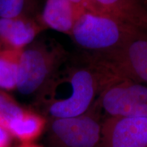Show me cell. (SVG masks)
<instances>
[{
    "label": "cell",
    "instance_id": "cell-2",
    "mask_svg": "<svg viewBox=\"0 0 147 147\" xmlns=\"http://www.w3.org/2000/svg\"><path fill=\"white\" fill-rule=\"evenodd\" d=\"M68 58L59 44L34 40L22 51L16 89L24 95L40 94Z\"/></svg>",
    "mask_w": 147,
    "mask_h": 147
},
{
    "label": "cell",
    "instance_id": "cell-15",
    "mask_svg": "<svg viewBox=\"0 0 147 147\" xmlns=\"http://www.w3.org/2000/svg\"><path fill=\"white\" fill-rule=\"evenodd\" d=\"M11 137L10 132L0 125V147H10Z\"/></svg>",
    "mask_w": 147,
    "mask_h": 147
},
{
    "label": "cell",
    "instance_id": "cell-3",
    "mask_svg": "<svg viewBox=\"0 0 147 147\" xmlns=\"http://www.w3.org/2000/svg\"><path fill=\"white\" fill-rule=\"evenodd\" d=\"M138 31L142 30L115 16L84 10L78 16L69 37L87 53H100L115 49Z\"/></svg>",
    "mask_w": 147,
    "mask_h": 147
},
{
    "label": "cell",
    "instance_id": "cell-14",
    "mask_svg": "<svg viewBox=\"0 0 147 147\" xmlns=\"http://www.w3.org/2000/svg\"><path fill=\"white\" fill-rule=\"evenodd\" d=\"M25 108L10 94L0 89V125L8 129L9 126L23 113Z\"/></svg>",
    "mask_w": 147,
    "mask_h": 147
},
{
    "label": "cell",
    "instance_id": "cell-17",
    "mask_svg": "<svg viewBox=\"0 0 147 147\" xmlns=\"http://www.w3.org/2000/svg\"><path fill=\"white\" fill-rule=\"evenodd\" d=\"M18 147H41V146L33 144V143H22V144L20 145V146Z\"/></svg>",
    "mask_w": 147,
    "mask_h": 147
},
{
    "label": "cell",
    "instance_id": "cell-10",
    "mask_svg": "<svg viewBox=\"0 0 147 147\" xmlns=\"http://www.w3.org/2000/svg\"><path fill=\"white\" fill-rule=\"evenodd\" d=\"M84 10L69 0H47L39 20L47 29L69 36L78 16Z\"/></svg>",
    "mask_w": 147,
    "mask_h": 147
},
{
    "label": "cell",
    "instance_id": "cell-1",
    "mask_svg": "<svg viewBox=\"0 0 147 147\" xmlns=\"http://www.w3.org/2000/svg\"><path fill=\"white\" fill-rule=\"evenodd\" d=\"M110 82L107 74L88 53L71 61L69 57L47 84L62 90V96L47 102V113L53 119L82 115Z\"/></svg>",
    "mask_w": 147,
    "mask_h": 147
},
{
    "label": "cell",
    "instance_id": "cell-13",
    "mask_svg": "<svg viewBox=\"0 0 147 147\" xmlns=\"http://www.w3.org/2000/svg\"><path fill=\"white\" fill-rule=\"evenodd\" d=\"M38 0H0V18L35 16Z\"/></svg>",
    "mask_w": 147,
    "mask_h": 147
},
{
    "label": "cell",
    "instance_id": "cell-5",
    "mask_svg": "<svg viewBox=\"0 0 147 147\" xmlns=\"http://www.w3.org/2000/svg\"><path fill=\"white\" fill-rule=\"evenodd\" d=\"M102 123L92 106L82 115L53 119L50 131L58 147H100Z\"/></svg>",
    "mask_w": 147,
    "mask_h": 147
},
{
    "label": "cell",
    "instance_id": "cell-8",
    "mask_svg": "<svg viewBox=\"0 0 147 147\" xmlns=\"http://www.w3.org/2000/svg\"><path fill=\"white\" fill-rule=\"evenodd\" d=\"M47 28L39 19L28 16L0 18V50H22Z\"/></svg>",
    "mask_w": 147,
    "mask_h": 147
},
{
    "label": "cell",
    "instance_id": "cell-18",
    "mask_svg": "<svg viewBox=\"0 0 147 147\" xmlns=\"http://www.w3.org/2000/svg\"><path fill=\"white\" fill-rule=\"evenodd\" d=\"M146 3H147V0H146Z\"/></svg>",
    "mask_w": 147,
    "mask_h": 147
},
{
    "label": "cell",
    "instance_id": "cell-4",
    "mask_svg": "<svg viewBox=\"0 0 147 147\" xmlns=\"http://www.w3.org/2000/svg\"><path fill=\"white\" fill-rule=\"evenodd\" d=\"M112 82L131 80L147 84V32H138L115 49L88 53Z\"/></svg>",
    "mask_w": 147,
    "mask_h": 147
},
{
    "label": "cell",
    "instance_id": "cell-6",
    "mask_svg": "<svg viewBox=\"0 0 147 147\" xmlns=\"http://www.w3.org/2000/svg\"><path fill=\"white\" fill-rule=\"evenodd\" d=\"M98 104L109 117H147V85L131 80L111 82L100 93Z\"/></svg>",
    "mask_w": 147,
    "mask_h": 147
},
{
    "label": "cell",
    "instance_id": "cell-11",
    "mask_svg": "<svg viewBox=\"0 0 147 147\" xmlns=\"http://www.w3.org/2000/svg\"><path fill=\"white\" fill-rule=\"evenodd\" d=\"M47 121L40 114L25 109L9 126L8 131L22 143H32L40 136L45 129Z\"/></svg>",
    "mask_w": 147,
    "mask_h": 147
},
{
    "label": "cell",
    "instance_id": "cell-7",
    "mask_svg": "<svg viewBox=\"0 0 147 147\" xmlns=\"http://www.w3.org/2000/svg\"><path fill=\"white\" fill-rule=\"evenodd\" d=\"M100 147H147V117H108Z\"/></svg>",
    "mask_w": 147,
    "mask_h": 147
},
{
    "label": "cell",
    "instance_id": "cell-16",
    "mask_svg": "<svg viewBox=\"0 0 147 147\" xmlns=\"http://www.w3.org/2000/svg\"><path fill=\"white\" fill-rule=\"evenodd\" d=\"M74 4H75L77 6L80 7V8L85 9L86 5H87V0H69ZM86 10V9H85Z\"/></svg>",
    "mask_w": 147,
    "mask_h": 147
},
{
    "label": "cell",
    "instance_id": "cell-12",
    "mask_svg": "<svg viewBox=\"0 0 147 147\" xmlns=\"http://www.w3.org/2000/svg\"><path fill=\"white\" fill-rule=\"evenodd\" d=\"M20 49L0 50V89L12 91L16 89L22 54Z\"/></svg>",
    "mask_w": 147,
    "mask_h": 147
},
{
    "label": "cell",
    "instance_id": "cell-9",
    "mask_svg": "<svg viewBox=\"0 0 147 147\" xmlns=\"http://www.w3.org/2000/svg\"><path fill=\"white\" fill-rule=\"evenodd\" d=\"M85 9L115 16L147 32L146 0H87Z\"/></svg>",
    "mask_w": 147,
    "mask_h": 147
}]
</instances>
